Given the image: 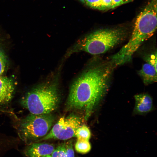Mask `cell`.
<instances>
[{"label":"cell","mask_w":157,"mask_h":157,"mask_svg":"<svg viewBox=\"0 0 157 157\" xmlns=\"http://www.w3.org/2000/svg\"><path fill=\"white\" fill-rule=\"evenodd\" d=\"M15 89V85L12 78L0 76V108H6L10 103Z\"/></svg>","instance_id":"7"},{"label":"cell","mask_w":157,"mask_h":157,"mask_svg":"<svg viewBox=\"0 0 157 157\" xmlns=\"http://www.w3.org/2000/svg\"><path fill=\"white\" fill-rule=\"evenodd\" d=\"M135 101L134 112L138 114H145L151 111L153 108V100L148 94L143 93L134 96Z\"/></svg>","instance_id":"9"},{"label":"cell","mask_w":157,"mask_h":157,"mask_svg":"<svg viewBox=\"0 0 157 157\" xmlns=\"http://www.w3.org/2000/svg\"><path fill=\"white\" fill-rule=\"evenodd\" d=\"M54 119L50 114L30 113L18 121L16 127L18 135L27 145L35 142L47 134Z\"/></svg>","instance_id":"5"},{"label":"cell","mask_w":157,"mask_h":157,"mask_svg":"<svg viewBox=\"0 0 157 157\" xmlns=\"http://www.w3.org/2000/svg\"><path fill=\"white\" fill-rule=\"evenodd\" d=\"M82 2L83 1V0H80Z\"/></svg>","instance_id":"22"},{"label":"cell","mask_w":157,"mask_h":157,"mask_svg":"<svg viewBox=\"0 0 157 157\" xmlns=\"http://www.w3.org/2000/svg\"><path fill=\"white\" fill-rule=\"evenodd\" d=\"M7 61L6 56L0 48V76L4 72L6 67Z\"/></svg>","instance_id":"14"},{"label":"cell","mask_w":157,"mask_h":157,"mask_svg":"<svg viewBox=\"0 0 157 157\" xmlns=\"http://www.w3.org/2000/svg\"><path fill=\"white\" fill-rule=\"evenodd\" d=\"M82 123L81 119L76 115L71 114L66 117L63 116L40 141L51 139L65 140L75 137L76 131Z\"/></svg>","instance_id":"6"},{"label":"cell","mask_w":157,"mask_h":157,"mask_svg":"<svg viewBox=\"0 0 157 157\" xmlns=\"http://www.w3.org/2000/svg\"><path fill=\"white\" fill-rule=\"evenodd\" d=\"M51 156V157H65V142L55 148Z\"/></svg>","instance_id":"13"},{"label":"cell","mask_w":157,"mask_h":157,"mask_svg":"<svg viewBox=\"0 0 157 157\" xmlns=\"http://www.w3.org/2000/svg\"><path fill=\"white\" fill-rule=\"evenodd\" d=\"M110 73V66L102 65L90 67L82 73L70 88L68 108L84 111L87 120L106 93Z\"/></svg>","instance_id":"1"},{"label":"cell","mask_w":157,"mask_h":157,"mask_svg":"<svg viewBox=\"0 0 157 157\" xmlns=\"http://www.w3.org/2000/svg\"><path fill=\"white\" fill-rule=\"evenodd\" d=\"M57 83L48 81L34 88L21 100L22 106L34 114H50L57 108L59 101Z\"/></svg>","instance_id":"2"},{"label":"cell","mask_w":157,"mask_h":157,"mask_svg":"<svg viewBox=\"0 0 157 157\" xmlns=\"http://www.w3.org/2000/svg\"><path fill=\"white\" fill-rule=\"evenodd\" d=\"M122 4V0H112L110 8H114Z\"/></svg>","instance_id":"19"},{"label":"cell","mask_w":157,"mask_h":157,"mask_svg":"<svg viewBox=\"0 0 157 157\" xmlns=\"http://www.w3.org/2000/svg\"><path fill=\"white\" fill-rule=\"evenodd\" d=\"M138 73L145 85L151 84L157 81V69L149 63L144 64Z\"/></svg>","instance_id":"10"},{"label":"cell","mask_w":157,"mask_h":157,"mask_svg":"<svg viewBox=\"0 0 157 157\" xmlns=\"http://www.w3.org/2000/svg\"><path fill=\"white\" fill-rule=\"evenodd\" d=\"M75 135L77 140H89L91 137V133L86 125L82 124L76 129Z\"/></svg>","instance_id":"11"},{"label":"cell","mask_w":157,"mask_h":157,"mask_svg":"<svg viewBox=\"0 0 157 157\" xmlns=\"http://www.w3.org/2000/svg\"><path fill=\"white\" fill-rule=\"evenodd\" d=\"M42 157H51V155H48Z\"/></svg>","instance_id":"21"},{"label":"cell","mask_w":157,"mask_h":157,"mask_svg":"<svg viewBox=\"0 0 157 157\" xmlns=\"http://www.w3.org/2000/svg\"><path fill=\"white\" fill-rule=\"evenodd\" d=\"M147 63H149L157 69V53L152 54L148 56L146 58Z\"/></svg>","instance_id":"17"},{"label":"cell","mask_w":157,"mask_h":157,"mask_svg":"<svg viewBox=\"0 0 157 157\" xmlns=\"http://www.w3.org/2000/svg\"><path fill=\"white\" fill-rule=\"evenodd\" d=\"M91 146L89 140H77L75 145L76 151L81 154H86L91 149Z\"/></svg>","instance_id":"12"},{"label":"cell","mask_w":157,"mask_h":157,"mask_svg":"<svg viewBox=\"0 0 157 157\" xmlns=\"http://www.w3.org/2000/svg\"><path fill=\"white\" fill-rule=\"evenodd\" d=\"M132 0H122L123 4L131 1Z\"/></svg>","instance_id":"20"},{"label":"cell","mask_w":157,"mask_h":157,"mask_svg":"<svg viewBox=\"0 0 157 157\" xmlns=\"http://www.w3.org/2000/svg\"><path fill=\"white\" fill-rule=\"evenodd\" d=\"M124 32L118 29H103L92 33L78 40L68 51L67 56L84 51L92 55L104 53L120 42Z\"/></svg>","instance_id":"3"},{"label":"cell","mask_w":157,"mask_h":157,"mask_svg":"<svg viewBox=\"0 0 157 157\" xmlns=\"http://www.w3.org/2000/svg\"><path fill=\"white\" fill-rule=\"evenodd\" d=\"M72 141L70 140L65 142V157H74Z\"/></svg>","instance_id":"16"},{"label":"cell","mask_w":157,"mask_h":157,"mask_svg":"<svg viewBox=\"0 0 157 157\" xmlns=\"http://www.w3.org/2000/svg\"><path fill=\"white\" fill-rule=\"evenodd\" d=\"M82 2L92 8L102 10L101 0H83Z\"/></svg>","instance_id":"15"},{"label":"cell","mask_w":157,"mask_h":157,"mask_svg":"<svg viewBox=\"0 0 157 157\" xmlns=\"http://www.w3.org/2000/svg\"><path fill=\"white\" fill-rule=\"evenodd\" d=\"M102 10L110 8L112 0H101Z\"/></svg>","instance_id":"18"},{"label":"cell","mask_w":157,"mask_h":157,"mask_svg":"<svg viewBox=\"0 0 157 157\" xmlns=\"http://www.w3.org/2000/svg\"><path fill=\"white\" fill-rule=\"evenodd\" d=\"M157 0H151L138 16L131 37L127 43L130 48L137 50L151 37L157 28Z\"/></svg>","instance_id":"4"},{"label":"cell","mask_w":157,"mask_h":157,"mask_svg":"<svg viewBox=\"0 0 157 157\" xmlns=\"http://www.w3.org/2000/svg\"><path fill=\"white\" fill-rule=\"evenodd\" d=\"M54 149L52 144L35 142L28 145L24 152L26 157H42L51 155Z\"/></svg>","instance_id":"8"}]
</instances>
